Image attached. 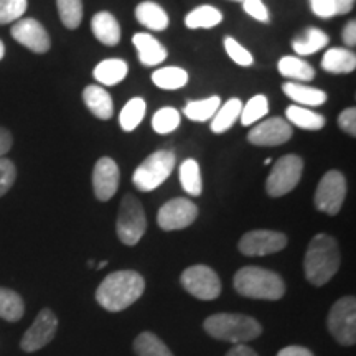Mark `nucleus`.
<instances>
[{
  "instance_id": "1",
  "label": "nucleus",
  "mask_w": 356,
  "mask_h": 356,
  "mask_svg": "<svg viewBox=\"0 0 356 356\" xmlns=\"http://www.w3.org/2000/svg\"><path fill=\"white\" fill-rule=\"evenodd\" d=\"M145 291V280L136 270H118L106 275L96 291V300L108 312H121L136 304Z\"/></svg>"
},
{
  "instance_id": "2",
  "label": "nucleus",
  "mask_w": 356,
  "mask_h": 356,
  "mask_svg": "<svg viewBox=\"0 0 356 356\" xmlns=\"http://www.w3.org/2000/svg\"><path fill=\"white\" fill-rule=\"evenodd\" d=\"M340 269V249L332 236L320 233L307 248L304 270L305 277L312 286L322 287Z\"/></svg>"
},
{
  "instance_id": "3",
  "label": "nucleus",
  "mask_w": 356,
  "mask_h": 356,
  "mask_svg": "<svg viewBox=\"0 0 356 356\" xmlns=\"http://www.w3.org/2000/svg\"><path fill=\"white\" fill-rule=\"evenodd\" d=\"M234 289L239 296L256 300H279L286 293V284L279 274L257 266H246L234 275Z\"/></svg>"
},
{
  "instance_id": "4",
  "label": "nucleus",
  "mask_w": 356,
  "mask_h": 356,
  "mask_svg": "<svg viewBox=\"0 0 356 356\" xmlns=\"http://www.w3.org/2000/svg\"><path fill=\"white\" fill-rule=\"evenodd\" d=\"M208 335L221 341L241 345L261 337L262 327L256 318L243 314H215L203 323Z\"/></svg>"
},
{
  "instance_id": "5",
  "label": "nucleus",
  "mask_w": 356,
  "mask_h": 356,
  "mask_svg": "<svg viewBox=\"0 0 356 356\" xmlns=\"http://www.w3.org/2000/svg\"><path fill=\"white\" fill-rule=\"evenodd\" d=\"M177 165L175 154L170 150H157L150 154L132 175V184L139 191L157 190L168 177L172 175L173 168Z\"/></svg>"
},
{
  "instance_id": "6",
  "label": "nucleus",
  "mask_w": 356,
  "mask_h": 356,
  "mask_svg": "<svg viewBox=\"0 0 356 356\" xmlns=\"http://www.w3.org/2000/svg\"><path fill=\"white\" fill-rule=\"evenodd\" d=\"M145 229L147 216L139 198L131 193L124 195L119 204L118 222H115V231L121 243L126 246H136L145 234Z\"/></svg>"
},
{
  "instance_id": "7",
  "label": "nucleus",
  "mask_w": 356,
  "mask_h": 356,
  "mask_svg": "<svg viewBox=\"0 0 356 356\" xmlns=\"http://www.w3.org/2000/svg\"><path fill=\"white\" fill-rule=\"evenodd\" d=\"M302 172H304V160L296 154H287L274 163L273 170L266 180V191L269 197L279 198L299 185Z\"/></svg>"
},
{
  "instance_id": "8",
  "label": "nucleus",
  "mask_w": 356,
  "mask_h": 356,
  "mask_svg": "<svg viewBox=\"0 0 356 356\" xmlns=\"http://www.w3.org/2000/svg\"><path fill=\"white\" fill-rule=\"evenodd\" d=\"M328 330L340 345L356 343V300L355 297H341L332 305L327 318Z\"/></svg>"
},
{
  "instance_id": "9",
  "label": "nucleus",
  "mask_w": 356,
  "mask_h": 356,
  "mask_svg": "<svg viewBox=\"0 0 356 356\" xmlns=\"http://www.w3.org/2000/svg\"><path fill=\"white\" fill-rule=\"evenodd\" d=\"M346 198V178L341 172L330 170L320 180L315 190V207L318 211L335 216L340 213Z\"/></svg>"
},
{
  "instance_id": "10",
  "label": "nucleus",
  "mask_w": 356,
  "mask_h": 356,
  "mask_svg": "<svg viewBox=\"0 0 356 356\" xmlns=\"http://www.w3.org/2000/svg\"><path fill=\"white\" fill-rule=\"evenodd\" d=\"M180 282L184 289L200 300H215L221 293V280L211 267L197 264L186 267Z\"/></svg>"
},
{
  "instance_id": "11",
  "label": "nucleus",
  "mask_w": 356,
  "mask_h": 356,
  "mask_svg": "<svg viewBox=\"0 0 356 356\" xmlns=\"http://www.w3.org/2000/svg\"><path fill=\"white\" fill-rule=\"evenodd\" d=\"M287 246V236L279 231L254 229L239 239V251L244 256H269Z\"/></svg>"
},
{
  "instance_id": "12",
  "label": "nucleus",
  "mask_w": 356,
  "mask_h": 356,
  "mask_svg": "<svg viewBox=\"0 0 356 356\" xmlns=\"http://www.w3.org/2000/svg\"><path fill=\"white\" fill-rule=\"evenodd\" d=\"M198 218V207L188 198H173L160 208L157 222L163 231L185 229Z\"/></svg>"
},
{
  "instance_id": "13",
  "label": "nucleus",
  "mask_w": 356,
  "mask_h": 356,
  "mask_svg": "<svg viewBox=\"0 0 356 356\" xmlns=\"http://www.w3.org/2000/svg\"><path fill=\"white\" fill-rule=\"evenodd\" d=\"M58 330V318L55 312L50 309L40 310V314L35 318L32 327L25 332L22 337L20 348L25 353H33V351L42 350L55 338Z\"/></svg>"
},
{
  "instance_id": "14",
  "label": "nucleus",
  "mask_w": 356,
  "mask_h": 356,
  "mask_svg": "<svg viewBox=\"0 0 356 356\" xmlns=\"http://www.w3.org/2000/svg\"><path fill=\"white\" fill-rule=\"evenodd\" d=\"M12 38L17 43L24 44L30 51L43 55L50 50L51 42L44 26L35 19H20L12 25Z\"/></svg>"
},
{
  "instance_id": "15",
  "label": "nucleus",
  "mask_w": 356,
  "mask_h": 356,
  "mask_svg": "<svg viewBox=\"0 0 356 356\" xmlns=\"http://www.w3.org/2000/svg\"><path fill=\"white\" fill-rule=\"evenodd\" d=\"M292 126L282 118H270L257 124L248 134V140L257 147H277L292 137Z\"/></svg>"
},
{
  "instance_id": "16",
  "label": "nucleus",
  "mask_w": 356,
  "mask_h": 356,
  "mask_svg": "<svg viewBox=\"0 0 356 356\" xmlns=\"http://www.w3.org/2000/svg\"><path fill=\"white\" fill-rule=\"evenodd\" d=\"M119 180L121 172L113 159L102 157L97 160L92 170V188L99 202H108L114 197L119 188Z\"/></svg>"
},
{
  "instance_id": "17",
  "label": "nucleus",
  "mask_w": 356,
  "mask_h": 356,
  "mask_svg": "<svg viewBox=\"0 0 356 356\" xmlns=\"http://www.w3.org/2000/svg\"><path fill=\"white\" fill-rule=\"evenodd\" d=\"M132 43L144 66H157L168 56L167 48L150 33H136L132 37Z\"/></svg>"
},
{
  "instance_id": "18",
  "label": "nucleus",
  "mask_w": 356,
  "mask_h": 356,
  "mask_svg": "<svg viewBox=\"0 0 356 356\" xmlns=\"http://www.w3.org/2000/svg\"><path fill=\"white\" fill-rule=\"evenodd\" d=\"M83 101L86 108L96 115L97 119L108 121L114 114V102L113 97L104 88H99V84H89L83 91Z\"/></svg>"
},
{
  "instance_id": "19",
  "label": "nucleus",
  "mask_w": 356,
  "mask_h": 356,
  "mask_svg": "<svg viewBox=\"0 0 356 356\" xmlns=\"http://www.w3.org/2000/svg\"><path fill=\"white\" fill-rule=\"evenodd\" d=\"M91 30L97 42L106 47H115L121 42V25L109 12H99L92 17Z\"/></svg>"
},
{
  "instance_id": "20",
  "label": "nucleus",
  "mask_w": 356,
  "mask_h": 356,
  "mask_svg": "<svg viewBox=\"0 0 356 356\" xmlns=\"http://www.w3.org/2000/svg\"><path fill=\"white\" fill-rule=\"evenodd\" d=\"M284 95L296 101L297 106H307V108H317L327 102V92L318 88L305 86L300 83H286L282 86Z\"/></svg>"
},
{
  "instance_id": "21",
  "label": "nucleus",
  "mask_w": 356,
  "mask_h": 356,
  "mask_svg": "<svg viewBox=\"0 0 356 356\" xmlns=\"http://www.w3.org/2000/svg\"><path fill=\"white\" fill-rule=\"evenodd\" d=\"M129 73V66L124 60L119 58H108V60L101 61L92 71V76L102 86H115L124 81Z\"/></svg>"
},
{
  "instance_id": "22",
  "label": "nucleus",
  "mask_w": 356,
  "mask_h": 356,
  "mask_svg": "<svg viewBox=\"0 0 356 356\" xmlns=\"http://www.w3.org/2000/svg\"><path fill=\"white\" fill-rule=\"evenodd\" d=\"M322 68L332 74L351 73L356 68V55L348 48H330L322 58Z\"/></svg>"
},
{
  "instance_id": "23",
  "label": "nucleus",
  "mask_w": 356,
  "mask_h": 356,
  "mask_svg": "<svg viewBox=\"0 0 356 356\" xmlns=\"http://www.w3.org/2000/svg\"><path fill=\"white\" fill-rule=\"evenodd\" d=\"M136 19L152 32H163L170 24L167 12L159 3L149 2V0L140 2L136 7Z\"/></svg>"
},
{
  "instance_id": "24",
  "label": "nucleus",
  "mask_w": 356,
  "mask_h": 356,
  "mask_svg": "<svg viewBox=\"0 0 356 356\" xmlns=\"http://www.w3.org/2000/svg\"><path fill=\"white\" fill-rule=\"evenodd\" d=\"M328 44V35L323 30L310 26L305 32H302L299 37L292 40V48L297 55L309 56L314 55Z\"/></svg>"
},
{
  "instance_id": "25",
  "label": "nucleus",
  "mask_w": 356,
  "mask_h": 356,
  "mask_svg": "<svg viewBox=\"0 0 356 356\" xmlns=\"http://www.w3.org/2000/svg\"><path fill=\"white\" fill-rule=\"evenodd\" d=\"M286 118L291 126H297L304 129V131H320L327 124L322 114L314 113L309 108H302V106L297 104L289 106L286 111Z\"/></svg>"
},
{
  "instance_id": "26",
  "label": "nucleus",
  "mask_w": 356,
  "mask_h": 356,
  "mask_svg": "<svg viewBox=\"0 0 356 356\" xmlns=\"http://www.w3.org/2000/svg\"><path fill=\"white\" fill-rule=\"evenodd\" d=\"M243 102L238 97L226 101L225 104L220 106V109L216 111V114L211 119V132L222 134L229 131L234 126V122L238 121L239 115H241Z\"/></svg>"
},
{
  "instance_id": "27",
  "label": "nucleus",
  "mask_w": 356,
  "mask_h": 356,
  "mask_svg": "<svg viewBox=\"0 0 356 356\" xmlns=\"http://www.w3.org/2000/svg\"><path fill=\"white\" fill-rule=\"evenodd\" d=\"M279 73L282 76L296 79V83L312 81L315 78V70L307 61L297 56H284L279 60Z\"/></svg>"
},
{
  "instance_id": "28",
  "label": "nucleus",
  "mask_w": 356,
  "mask_h": 356,
  "mask_svg": "<svg viewBox=\"0 0 356 356\" xmlns=\"http://www.w3.org/2000/svg\"><path fill=\"white\" fill-rule=\"evenodd\" d=\"M25 314V304L20 293L7 287H0V318L7 322H19Z\"/></svg>"
},
{
  "instance_id": "29",
  "label": "nucleus",
  "mask_w": 356,
  "mask_h": 356,
  "mask_svg": "<svg viewBox=\"0 0 356 356\" xmlns=\"http://www.w3.org/2000/svg\"><path fill=\"white\" fill-rule=\"evenodd\" d=\"M222 22V13L213 6H200L185 17L186 29H213Z\"/></svg>"
},
{
  "instance_id": "30",
  "label": "nucleus",
  "mask_w": 356,
  "mask_h": 356,
  "mask_svg": "<svg viewBox=\"0 0 356 356\" xmlns=\"http://www.w3.org/2000/svg\"><path fill=\"white\" fill-rule=\"evenodd\" d=\"M220 106H221L220 96H211L202 101H190L185 104L184 114L190 119V121L204 122L213 119V115L216 114V111L220 109Z\"/></svg>"
},
{
  "instance_id": "31",
  "label": "nucleus",
  "mask_w": 356,
  "mask_h": 356,
  "mask_svg": "<svg viewBox=\"0 0 356 356\" xmlns=\"http://www.w3.org/2000/svg\"><path fill=\"white\" fill-rule=\"evenodd\" d=\"M180 184L191 197H200L203 191L202 170L195 159H186L180 165Z\"/></svg>"
},
{
  "instance_id": "32",
  "label": "nucleus",
  "mask_w": 356,
  "mask_h": 356,
  "mask_svg": "<svg viewBox=\"0 0 356 356\" xmlns=\"http://www.w3.org/2000/svg\"><path fill=\"white\" fill-rule=\"evenodd\" d=\"M134 351L137 356H173L168 346L152 332H142L134 340Z\"/></svg>"
},
{
  "instance_id": "33",
  "label": "nucleus",
  "mask_w": 356,
  "mask_h": 356,
  "mask_svg": "<svg viewBox=\"0 0 356 356\" xmlns=\"http://www.w3.org/2000/svg\"><path fill=\"white\" fill-rule=\"evenodd\" d=\"M152 81L160 89H180L188 83V73L178 66H165L154 71Z\"/></svg>"
},
{
  "instance_id": "34",
  "label": "nucleus",
  "mask_w": 356,
  "mask_h": 356,
  "mask_svg": "<svg viewBox=\"0 0 356 356\" xmlns=\"http://www.w3.org/2000/svg\"><path fill=\"white\" fill-rule=\"evenodd\" d=\"M147 111V104L142 97H132L131 101L124 106L121 114H119V124H121L124 132H132L134 129L139 127L144 121Z\"/></svg>"
},
{
  "instance_id": "35",
  "label": "nucleus",
  "mask_w": 356,
  "mask_h": 356,
  "mask_svg": "<svg viewBox=\"0 0 356 356\" xmlns=\"http://www.w3.org/2000/svg\"><path fill=\"white\" fill-rule=\"evenodd\" d=\"M267 113H269V101H267V97L264 95H257L254 97H251V99L243 106L239 119H241L243 126L248 127L256 124L257 121H261Z\"/></svg>"
},
{
  "instance_id": "36",
  "label": "nucleus",
  "mask_w": 356,
  "mask_h": 356,
  "mask_svg": "<svg viewBox=\"0 0 356 356\" xmlns=\"http://www.w3.org/2000/svg\"><path fill=\"white\" fill-rule=\"evenodd\" d=\"M58 13L66 29L74 30L83 22V0H56Z\"/></svg>"
},
{
  "instance_id": "37",
  "label": "nucleus",
  "mask_w": 356,
  "mask_h": 356,
  "mask_svg": "<svg viewBox=\"0 0 356 356\" xmlns=\"http://www.w3.org/2000/svg\"><path fill=\"white\" fill-rule=\"evenodd\" d=\"M181 115L175 108H162L154 114L152 127L157 134H170L180 126Z\"/></svg>"
},
{
  "instance_id": "38",
  "label": "nucleus",
  "mask_w": 356,
  "mask_h": 356,
  "mask_svg": "<svg viewBox=\"0 0 356 356\" xmlns=\"http://www.w3.org/2000/svg\"><path fill=\"white\" fill-rule=\"evenodd\" d=\"M29 7V0H0V25L20 20Z\"/></svg>"
},
{
  "instance_id": "39",
  "label": "nucleus",
  "mask_w": 356,
  "mask_h": 356,
  "mask_svg": "<svg viewBox=\"0 0 356 356\" xmlns=\"http://www.w3.org/2000/svg\"><path fill=\"white\" fill-rule=\"evenodd\" d=\"M225 50L236 65L251 66L252 63H254V58H252L251 53H249L246 48H244L243 44L239 43L238 40H234L233 37L225 38Z\"/></svg>"
},
{
  "instance_id": "40",
  "label": "nucleus",
  "mask_w": 356,
  "mask_h": 356,
  "mask_svg": "<svg viewBox=\"0 0 356 356\" xmlns=\"http://www.w3.org/2000/svg\"><path fill=\"white\" fill-rule=\"evenodd\" d=\"M17 180V167L12 160L0 159V198L12 188Z\"/></svg>"
},
{
  "instance_id": "41",
  "label": "nucleus",
  "mask_w": 356,
  "mask_h": 356,
  "mask_svg": "<svg viewBox=\"0 0 356 356\" xmlns=\"http://www.w3.org/2000/svg\"><path fill=\"white\" fill-rule=\"evenodd\" d=\"M243 8L248 15H251L257 22H262V24L269 22V10L262 0H243Z\"/></svg>"
},
{
  "instance_id": "42",
  "label": "nucleus",
  "mask_w": 356,
  "mask_h": 356,
  "mask_svg": "<svg viewBox=\"0 0 356 356\" xmlns=\"http://www.w3.org/2000/svg\"><path fill=\"white\" fill-rule=\"evenodd\" d=\"M338 126L346 134H350L351 137L356 136V109L348 108L341 111V114L338 115Z\"/></svg>"
},
{
  "instance_id": "43",
  "label": "nucleus",
  "mask_w": 356,
  "mask_h": 356,
  "mask_svg": "<svg viewBox=\"0 0 356 356\" xmlns=\"http://www.w3.org/2000/svg\"><path fill=\"white\" fill-rule=\"evenodd\" d=\"M312 12L320 19H332L335 17V3L333 0H310Z\"/></svg>"
},
{
  "instance_id": "44",
  "label": "nucleus",
  "mask_w": 356,
  "mask_h": 356,
  "mask_svg": "<svg viewBox=\"0 0 356 356\" xmlns=\"http://www.w3.org/2000/svg\"><path fill=\"white\" fill-rule=\"evenodd\" d=\"M341 38H343V43L346 47H351V48L355 47L356 44V22L355 20H350L348 24L345 25Z\"/></svg>"
},
{
  "instance_id": "45",
  "label": "nucleus",
  "mask_w": 356,
  "mask_h": 356,
  "mask_svg": "<svg viewBox=\"0 0 356 356\" xmlns=\"http://www.w3.org/2000/svg\"><path fill=\"white\" fill-rule=\"evenodd\" d=\"M12 144H13V137L10 131H7L6 127H0V159H2L3 155L12 149Z\"/></svg>"
},
{
  "instance_id": "46",
  "label": "nucleus",
  "mask_w": 356,
  "mask_h": 356,
  "mask_svg": "<svg viewBox=\"0 0 356 356\" xmlns=\"http://www.w3.org/2000/svg\"><path fill=\"white\" fill-rule=\"evenodd\" d=\"M277 356H314V353H312L309 348H305V346L292 345V346H286V348L280 350Z\"/></svg>"
},
{
  "instance_id": "47",
  "label": "nucleus",
  "mask_w": 356,
  "mask_h": 356,
  "mask_svg": "<svg viewBox=\"0 0 356 356\" xmlns=\"http://www.w3.org/2000/svg\"><path fill=\"white\" fill-rule=\"evenodd\" d=\"M333 3H335L337 15H345V13H350L355 7V0H333Z\"/></svg>"
},
{
  "instance_id": "48",
  "label": "nucleus",
  "mask_w": 356,
  "mask_h": 356,
  "mask_svg": "<svg viewBox=\"0 0 356 356\" xmlns=\"http://www.w3.org/2000/svg\"><path fill=\"white\" fill-rule=\"evenodd\" d=\"M226 356H257V353L252 348H249L248 345H234L233 348H231Z\"/></svg>"
},
{
  "instance_id": "49",
  "label": "nucleus",
  "mask_w": 356,
  "mask_h": 356,
  "mask_svg": "<svg viewBox=\"0 0 356 356\" xmlns=\"http://www.w3.org/2000/svg\"><path fill=\"white\" fill-rule=\"evenodd\" d=\"M3 56H6V44H3L2 40H0V61H2Z\"/></svg>"
},
{
  "instance_id": "50",
  "label": "nucleus",
  "mask_w": 356,
  "mask_h": 356,
  "mask_svg": "<svg viewBox=\"0 0 356 356\" xmlns=\"http://www.w3.org/2000/svg\"><path fill=\"white\" fill-rule=\"evenodd\" d=\"M108 266V261H101L99 264H97V269H102V267H106Z\"/></svg>"
},
{
  "instance_id": "51",
  "label": "nucleus",
  "mask_w": 356,
  "mask_h": 356,
  "mask_svg": "<svg viewBox=\"0 0 356 356\" xmlns=\"http://www.w3.org/2000/svg\"><path fill=\"white\" fill-rule=\"evenodd\" d=\"M236 2H243V0H236Z\"/></svg>"
}]
</instances>
